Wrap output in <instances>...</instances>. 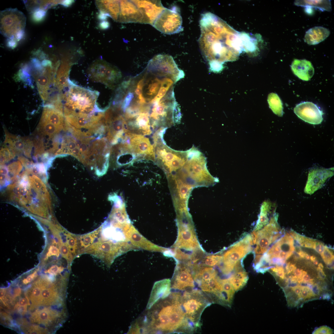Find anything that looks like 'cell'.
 Segmentation results:
<instances>
[{
  "label": "cell",
  "mask_w": 334,
  "mask_h": 334,
  "mask_svg": "<svg viewBox=\"0 0 334 334\" xmlns=\"http://www.w3.org/2000/svg\"><path fill=\"white\" fill-rule=\"evenodd\" d=\"M310 256L308 254L306 253L305 258L307 260H309L310 259Z\"/></svg>",
  "instance_id": "50"
},
{
  "label": "cell",
  "mask_w": 334,
  "mask_h": 334,
  "mask_svg": "<svg viewBox=\"0 0 334 334\" xmlns=\"http://www.w3.org/2000/svg\"><path fill=\"white\" fill-rule=\"evenodd\" d=\"M36 270L0 288V323L19 334H53L66 318V281Z\"/></svg>",
  "instance_id": "1"
},
{
  "label": "cell",
  "mask_w": 334,
  "mask_h": 334,
  "mask_svg": "<svg viewBox=\"0 0 334 334\" xmlns=\"http://www.w3.org/2000/svg\"><path fill=\"white\" fill-rule=\"evenodd\" d=\"M8 45L11 47H13L15 46L16 41L15 40L10 39L8 42Z\"/></svg>",
  "instance_id": "45"
},
{
  "label": "cell",
  "mask_w": 334,
  "mask_h": 334,
  "mask_svg": "<svg viewBox=\"0 0 334 334\" xmlns=\"http://www.w3.org/2000/svg\"><path fill=\"white\" fill-rule=\"evenodd\" d=\"M119 3L117 21L123 23L144 24L143 14L133 0H119Z\"/></svg>",
  "instance_id": "15"
},
{
  "label": "cell",
  "mask_w": 334,
  "mask_h": 334,
  "mask_svg": "<svg viewBox=\"0 0 334 334\" xmlns=\"http://www.w3.org/2000/svg\"><path fill=\"white\" fill-rule=\"evenodd\" d=\"M222 256L218 255H213L206 256L204 259V263L206 266L213 267L221 263Z\"/></svg>",
  "instance_id": "33"
},
{
  "label": "cell",
  "mask_w": 334,
  "mask_h": 334,
  "mask_svg": "<svg viewBox=\"0 0 334 334\" xmlns=\"http://www.w3.org/2000/svg\"><path fill=\"white\" fill-rule=\"evenodd\" d=\"M321 255L324 262L327 265H332L334 261L333 254L332 252L326 246Z\"/></svg>",
  "instance_id": "34"
},
{
  "label": "cell",
  "mask_w": 334,
  "mask_h": 334,
  "mask_svg": "<svg viewBox=\"0 0 334 334\" xmlns=\"http://www.w3.org/2000/svg\"><path fill=\"white\" fill-rule=\"evenodd\" d=\"M59 254V251L58 249L55 246H51L49 248L47 256L49 257L52 255H58Z\"/></svg>",
  "instance_id": "38"
},
{
  "label": "cell",
  "mask_w": 334,
  "mask_h": 334,
  "mask_svg": "<svg viewBox=\"0 0 334 334\" xmlns=\"http://www.w3.org/2000/svg\"><path fill=\"white\" fill-rule=\"evenodd\" d=\"M200 26L199 45L211 71H220L225 62L235 60L244 51L243 32L237 31L215 14H202Z\"/></svg>",
  "instance_id": "2"
},
{
  "label": "cell",
  "mask_w": 334,
  "mask_h": 334,
  "mask_svg": "<svg viewBox=\"0 0 334 334\" xmlns=\"http://www.w3.org/2000/svg\"><path fill=\"white\" fill-rule=\"evenodd\" d=\"M156 75L153 79H148L145 81V79L144 97L146 99L147 102L149 103L157 95L161 86V81Z\"/></svg>",
  "instance_id": "23"
},
{
  "label": "cell",
  "mask_w": 334,
  "mask_h": 334,
  "mask_svg": "<svg viewBox=\"0 0 334 334\" xmlns=\"http://www.w3.org/2000/svg\"><path fill=\"white\" fill-rule=\"evenodd\" d=\"M318 264V267H319L320 268H322V269L323 268V264L321 263H319Z\"/></svg>",
  "instance_id": "51"
},
{
  "label": "cell",
  "mask_w": 334,
  "mask_h": 334,
  "mask_svg": "<svg viewBox=\"0 0 334 334\" xmlns=\"http://www.w3.org/2000/svg\"><path fill=\"white\" fill-rule=\"evenodd\" d=\"M291 68L295 75L304 81L310 80L314 73V69L311 63L305 59H294Z\"/></svg>",
  "instance_id": "18"
},
{
  "label": "cell",
  "mask_w": 334,
  "mask_h": 334,
  "mask_svg": "<svg viewBox=\"0 0 334 334\" xmlns=\"http://www.w3.org/2000/svg\"><path fill=\"white\" fill-rule=\"evenodd\" d=\"M45 12L43 11H40L36 12L34 15V18L36 20H40L42 18L45 14Z\"/></svg>",
  "instance_id": "41"
},
{
  "label": "cell",
  "mask_w": 334,
  "mask_h": 334,
  "mask_svg": "<svg viewBox=\"0 0 334 334\" xmlns=\"http://www.w3.org/2000/svg\"><path fill=\"white\" fill-rule=\"evenodd\" d=\"M250 235L246 236L232 246L223 254L220 268L225 274H228L235 268L239 261L252 250Z\"/></svg>",
  "instance_id": "8"
},
{
  "label": "cell",
  "mask_w": 334,
  "mask_h": 334,
  "mask_svg": "<svg viewBox=\"0 0 334 334\" xmlns=\"http://www.w3.org/2000/svg\"><path fill=\"white\" fill-rule=\"evenodd\" d=\"M14 143L15 147L17 149L21 150L24 149V145L21 141H15Z\"/></svg>",
  "instance_id": "42"
},
{
  "label": "cell",
  "mask_w": 334,
  "mask_h": 334,
  "mask_svg": "<svg viewBox=\"0 0 334 334\" xmlns=\"http://www.w3.org/2000/svg\"><path fill=\"white\" fill-rule=\"evenodd\" d=\"M297 253L300 258H305L306 255V253L305 252L302 250H299Z\"/></svg>",
  "instance_id": "46"
},
{
  "label": "cell",
  "mask_w": 334,
  "mask_h": 334,
  "mask_svg": "<svg viewBox=\"0 0 334 334\" xmlns=\"http://www.w3.org/2000/svg\"><path fill=\"white\" fill-rule=\"evenodd\" d=\"M310 259L311 261L313 262L316 259V258L315 256L314 255H312L310 256Z\"/></svg>",
  "instance_id": "49"
},
{
  "label": "cell",
  "mask_w": 334,
  "mask_h": 334,
  "mask_svg": "<svg viewBox=\"0 0 334 334\" xmlns=\"http://www.w3.org/2000/svg\"><path fill=\"white\" fill-rule=\"evenodd\" d=\"M191 219L187 223L181 218H178V235L175 246L178 248L189 250L198 248L199 243Z\"/></svg>",
  "instance_id": "13"
},
{
  "label": "cell",
  "mask_w": 334,
  "mask_h": 334,
  "mask_svg": "<svg viewBox=\"0 0 334 334\" xmlns=\"http://www.w3.org/2000/svg\"><path fill=\"white\" fill-rule=\"evenodd\" d=\"M295 114L305 122L313 124L321 123L323 120V113L315 104L310 102H304L297 105L294 109Z\"/></svg>",
  "instance_id": "14"
},
{
  "label": "cell",
  "mask_w": 334,
  "mask_h": 334,
  "mask_svg": "<svg viewBox=\"0 0 334 334\" xmlns=\"http://www.w3.org/2000/svg\"><path fill=\"white\" fill-rule=\"evenodd\" d=\"M268 102L270 107L274 113L279 116L283 115V107L282 102L278 96L274 93L268 96Z\"/></svg>",
  "instance_id": "30"
},
{
  "label": "cell",
  "mask_w": 334,
  "mask_h": 334,
  "mask_svg": "<svg viewBox=\"0 0 334 334\" xmlns=\"http://www.w3.org/2000/svg\"><path fill=\"white\" fill-rule=\"evenodd\" d=\"M313 262L314 264L315 265H317L318 264V262L316 259Z\"/></svg>",
  "instance_id": "52"
},
{
  "label": "cell",
  "mask_w": 334,
  "mask_h": 334,
  "mask_svg": "<svg viewBox=\"0 0 334 334\" xmlns=\"http://www.w3.org/2000/svg\"><path fill=\"white\" fill-rule=\"evenodd\" d=\"M216 271L213 268L206 267L199 270L195 276V278L199 283L210 280L215 277Z\"/></svg>",
  "instance_id": "31"
},
{
  "label": "cell",
  "mask_w": 334,
  "mask_h": 334,
  "mask_svg": "<svg viewBox=\"0 0 334 334\" xmlns=\"http://www.w3.org/2000/svg\"><path fill=\"white\" fill-rule=\"evenodd\" d=\"M310 279V276L307 274L303 277V281L305 282L309 281Z\"/></svg>",
  "instance_id": "48"
},
{
  "label": "cell",
  "mask_w": 334,
  "mask_h": 334,
  "mask_svg": "<svg viewBox=\"0 0 334 334\" xmlns=\"http://www.w3.org/2000/svg\"><path fill=\"white\" fill-rule=\"evenodd\" d=\"M221 281L222 291L220 299L226 303L230 305L232 301L235 291L228 279Z\"/></svg>",
  "instance_id": "29"
},
{
  "label": "cell",
  "mask_w": 334,
  "mask_h": 334,
  "mask_svg": "<svg viewBox=\"0 0 334 334\" xmlns=\"http://www.w3.org/2000/svg\"><path fill=\"white\" fill-rule=\"evenodd\" d=\"M69 67L68 65L63 64L59 70L56 75L55 83L60 91L68 88L70 79L69 78Z\"/></svg>",
  "instance_id": "26"
},
{
  "label": "cell",
  "mask_w": 334,
  "mask_h": 334,
  "mask_svg": "<svg viewBox=\"0 0 334 334\" xmlns=\"http://www.w3.org/2000/svg\"><path fill=\"white\" fill-rule=\"evenodd\" d=\"M125 142L130 145L137 158L155 161L154 150L153 144L149 139L141 135L129 134Z\"/></svg>",
  "instance_id": "12"
},
{
  "label": "cell",
  "mask_w": 334,
  "mask_h": 334,
  "mask_svg": "<svg viewBox=\"0 0 334 334\" xmlns=\"http://www.w3.org/2000/svg\"><path fill=\"white\" fill-rule=\"evenodd\" d=\"M60 249L62 253L64 255H68V250L67 247L66 246H62Z\"/></svg>",
  "instance_id": "43"
},
{
  "label": "cell",
  "mask_w": 334,
  "mask_h": 334,
  "mask_svg": "<svg viewBox=\"0 0 334 334\" xmlns=\"http://www.w3.org/2000/svg\"><path fill=\"white\" fill-rule=\"evenodd\" d=\"M250 235L252 245L256 244L258 238V232L254 231L251 233Z\"/></svg>",
  "instance_id": "39"
},
{
  "label": "cell",
  "mask_w": 334,
  "mask_h": 334,
  "mask_svg": "<svg viewBox=\"0 0 334 334\" xmlns=\"http://www.w3.org/2000/svg\"><path fill=\"white\" fill-rule=\"evenodd\" d=\"M41 118L55 125L61 129L66 124L63 114L53 106L44 108Z\"/></svg>",
  "instance_id": "22"
},
{
  "label": "cell",
  "mask_w": 334,
  "mask_h": 334,
  "mask_svg": "<svg viewBox=\"0 0 334 334\" xmlns=\"http://www.w3.org/2000/svg\"><path fill=\"white\" fill-rule=\"evenodd\" d=\"M247 273L245 271H237L228 279L235 291L241 289L245 285L248 280Z\"/></svg>",
  "instance_id": "28"
},
{
  "label": "cell",
  "mask_w": 334,
  "mask_h": 334,
  "mask_svg": "<svg viewBox=\"0 0 334 334\" xmlns=\"http://www.w3.org/2000/svg\"><path fill=\"white\" fill-rule=\"evenodd\" d=\"M76 243V240L73 238H70L68 241V244L69 248L70 249H72L73 252L75 251Z\"/></svg>",
  "instance_id": "40"
},
{
  "label": "cell",
  "mask_w": 334,
  "mask_h": 334,
  "mask_svg": "<svg viewBox=\"0 0 334 334\" xmlns=\"http://www.w3.org/2000/svg\"><path fill=\"white\" fill-rule=\"evenodd\" d=\"M26 17L16 8H9L0 12V32L4 36L18 41L24 34Z\"/></svg>",
  "instance_id": "6"
},
{
  "label": "cell",
  "mask_w": 334,
  "mask_h": 334,
  "mask_svg": "<svg viewBox=\"0 0 334 334\" xmlns=\"http://www.w3.org/2000/svg\"><path fill=\"white\" fill-rule=\"evenodd\" d=\"M51 76L50 71L47 72L45 70L36 77L39 93L44 101L48 98V90L51 80Z\"/></svg>",
  "instance_id": "24"
},
{
  "label": "cell",
  "mask_w": 334,
  "mask_h": 334,
  "mask_svg": "<svg viewBox=\"0 0 334 334\" xmlns=\"http://www.w3.org/2000/svg\"><path fill=\"white\" fill-rule=\"evenodd\" d=\"M171 282L169 279L156 282L154 284L147 306L150 308L159 300L168 297L171 293Z\"/></svg>",
  "instance_id": "17"
},
{
  "label": "cell",
  "mask_w": 334,
  "mask_h": 334,
  "mask_svg": "<svg viewBox=\"0 0 334 334\" xmlns=\"http://www.w3.org/2000/svg\"><path fill=\"white\" fill-rule=\"evenodd\" d=\"M296 269V267L294 264L290 263L289 265L288 269L287 271V273L289 274L292 272H293Z\"/></svg>",
  "instance_id": "44"
},
{
  "label": "cell",
  "mask_w": 334,
  "mask_h": 334,
  "mask_svg": "<svg viewBox=\"0 0 334 334\" xmlns=\"http://www.w3.org/2000/svg\"><path fill=\"white\" fill-rule=\"evenodd\" d=\"M221 280L215 277L210 280L199 283L202 290L215 294L218 298L222 291Z\"/></svg>",
  "instance_id": "27"
},
{
  "label": "cell",
  "mask_w": 334,
  "mask_h": 334,
  "mask_svg": "<svg viewBox=\"0 0 334 334\" xmlns=\"http://www.w3.org/2000/svg\"><path fill=\"white\" fill-rule=\"evenodd\" d=\"M172 289L183 290L194 286L193 277L189 270L182 268L176 272L171 283Z\"/></svg>",
  "instance_id": "20"
},
{
  "label": "cell",
  "mask_w": 334,
  "mask_h": 334,
  "mask_svg": "<svg viewBox=\"0 0 334 334\" xmlns=\"http://www.w3.org/2000/svg\"><path fill=\"white\" fill-rule=\"evenodd\" d=\"M98 95L97 92L79 86L71 81L67 90L60 95L61 100L64 102L61 112L65 117L91 120L105 111L97 105Z\"/></svg>",
  "instance_id": "4"
},
{
  "label": "cell",
  "mask_w": 334,
  "mask_h": 334,
  "mask_svg": "<svg viewBox=\"0 0 334 334\" xmlns=\"http://www.w3.org/2000/svg\"><path fill=\"white\" fill-rule=\"evenodd\" d=\"M325 246L323 243L316 241L314 249L321 255L323 251Z\"/></svg>",
  "instance_id": "36"
},
{
  "label": "cell",
  "mask_w": 334,
  "mask_h": 334,
  "mask_svg": "<svg viewBox=\"0 0 334 334\" xmlns=\"http://www.w3.org/2000/svg\"><path fill=\"white\" fill-rule=\"evenodd\" d=\"M179 294L172 293L161 299L150 308L140 327L142 332L169 333L185 323V315L179 300Z\"/></svg>",
  "instance_id": "3"
},
{
  "label": "cell",
  "mask_w": 334,
  "mask_h": 334,
  "mask_svg": "<svg viewBox=\"0 0 334 334\" xmlns=\"http://www.w3.org/2000/svg\"><path fill=\"white\" fill-rule=\"evenodd\" d=\"M329 30L322 26H315L308 29L304 37V41L309 45H314L324 40L330 35Z\"/></svg>",
  "instance_id": "21"
},
{
  "label": "cell",
  "mask_w": 334,
  "mask_h": 334,
  "mask_svg": "<svg viewBox=\"0 0 334 334\" xmlns=\"http://www.w3.org/2000/svg\"><path fill=\"white\" fill-rule=\"evenodd\" d=\"M83 238L82 244L84 246H89L93 241V236L91 235L85 236Z\"/></svg>",
  "instance_id": "37"
},
{
  "label": "cell",
  "mask_w": 334,
  "mask_h": 334,
  "mask_svg": "<svg viewBox=\"0 0 334 334\" xmlns=\"http://www.w3.org/2000/svg\"><path fill=\"white\" fill-rule=\"evenodd\" d=\"M127 236L136 246L150 250H160V248L153 244L144 238L131 224L127 223L124 229Z\"/></svg>",
  "instance_id": "19"
},
{
  "label": "cell",
  "mask_w": 334,
  "mask_h": 334,
  "mask_svg": "<svg viewBox=\"0 0 334 334\" xmlns=\"http://www.w3.org/2000/svg\"><path fill=\"white\" fill-rule=\"evenodd\" d=\"M203 154L194 146L188 150V158L180 170L184 183L192 187L206 186L210 176Z\"/></svg>",
  "instance_id": "5"
},
{
  "label": "cell",
  "mask_w": 334,
  "mask_h": 334,
  "mask_svg": "<svg viewBox=\"0 0 334 334\" xmlns=\"http://www.w3.org/2000/svg\"><path fill=\"white\" fill-rule=\"evenodd\" d=\"M141 11L144 18V24L152 25L156 19L165 8L160 0H133Z\"/></svg>",
  "instance_id": "16"
},
{
  "label": "cell",
  "mask_w": 334,
  "mask_h": 334,
  "mask_svg": "<svg viewBox=\"0 0 334 334\" xmlns=\"http://www.w3.org/2000/svg\"><path fill=\"white\" fill-rule=\"evenodd\" d=\"M294 4L306 8H315L322 11H330L332 10L330 0H296Z\"/></svg>",
  "instance_id": "25"
},
{
  "label": "cell",
  "mask_w": 334,
  "mask_h": 334,
  "mask_svg": "<svg viewBox=\"0 0 334 334\" xmlns=\"http://www.w3.org/2000/svg\"><path fill=\"white\" fill-rule=\"evenodd\" d=\"M182 23V17L176 9L165 8L158 16L152 26L162 33L172 34L183 30Z\"/></svg>",
  "instance_id": "10"
},
{
  "label": "cell",
  "mask_w": 334,
  "mask_h": 334,
  "mask_svg": "<svg viewBox=\"0 0 334 334\" xmlns=\"http://www.w3.org/2000/svg\"><path fill=\"white\" fill-rule=\"evenodd\" d=\"M300 287L298 286L297 287H295V288L293 289V290L294 291L295 293L297 294H299L301 292Z\"/></svg>",
  "instance_id": "47"
},
{
  "label": "cell",
  "mask_w": 334,
  "mask_h": 334,
  "mask_svg": "<svg viewBox=\"0 0 334 334\" xmlns=\"http://www.w3.org/2000/svg\"><path fill=\"white\" fill-rule=\"evenodd\" d=\"M41 125L44 131L48 135H53L57 133L61 130L55 125L46 120L41 118Z\"/></svg>",
  "instance_id": "32"
},
{
  "label": "cell",
  "mask_w": 334,
  "mask_h": 334,
  "mask_svg": "<svg viewBox=\"0 0 334 334\" xmlns=\"http://www.w3.org/2000/svg\"><path fill=\"white\" fill-rule=\"evenodd\" d=\"M333 330L327 326H322L315 330L313 334H332Z\"/></svg>",
  "instance_id": "35"
},
{
  "label": "cell",
  "mask_w": 334,
  "mask_h": 334,
  "mask_svg": "<svg viewBox=\"0 0 334 334\" xmlns=\"http://www.w3.org/2000/svg\"><path fill=\"white\" fill-rule=\"evenodd\" d=\"M192 291L186 292L180 298V295L179 300L185 315L193 322L198 319V317L207 305L202 299L200 292Z\"/></svg>",
  "instance_id": "11"
},
{
  "label": "cell",
  "mask_w": 334,
  "mask_h": 334,
  "mask_svg": "<svg viewBox=\"0 0 334 334\" xmlns=\"http://www.w3.org/2000/svg\"><path fill=\"white\" fill-rule=\"evenodd\" d=\"M146 71L160 77H168L176 83L185 75L173 57L167 54H158L148 62Z\"/></svg>",
  "instance_id": "7"
},
{
  "label": "cell",
  "mask_w": 334,
  "mask_h": 334,
  "mask_svg": "<svg viewBox=\"0 0 334 334\" xmlns=\"http://www.w3.org/2000/svg\"><path fill=\"white\" fill-rule=\"evenodd\" d=\"M91 78L112 88L122 77L120 71L115 67L102 60H98L91 66L89 71Z\"/></svg>",
  "instance_id": "9"
}]
</instances>
